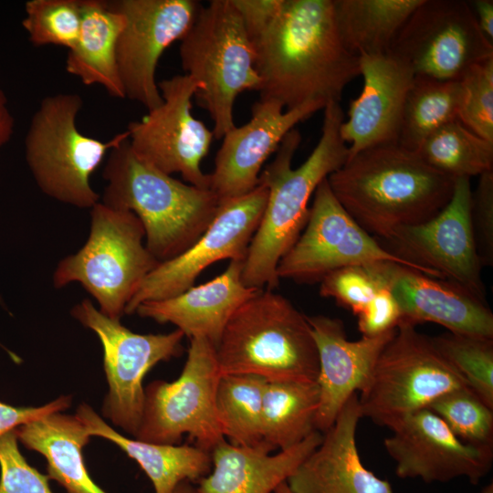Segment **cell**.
<instances>
[{
    "label": "cell",
    "mask_w": 493,
    "mask_h": 493,
    "mask_svg": "<svg viewBox=\"0 0 493 493\" xmlns=\"http://www.w3.org/2000/svg\"><path fill=\"white\" fill-rule=\"evenodd\" d=\"M262 100L286 110L340 102L360 76L359 58L338 33L333 0H284L272 25L252 44Z\"/></svg>",
    "instance_id": "cell-1"
},
{
    "label": "cell",
    "mask_w": 493,
    "mask_h": 493,
    "mask_svg": "<svg viewBox=\"0 0 493 493\" xmlns=\"http://www.w3.org/2000/svg\"><path fill=\"white\" fill-rule=\"evenodd\" d=\"M327 180L347 213L380 240L435 216L450 201L456 182L398 143L356 153Z\"/></svg>",
    "instance_id": "cell-2"
},
{
    "label": "cell",
    "mask_w": 493,
    "mask_h": 493,
    "mask_svg": "<svg viewBox=\"0 0 493 493\" xmlns=\"http://www.w3.org/2000/svg\"><path fill=\"white\" fill-rule=\"evenodd\" d=\"M323 110L320 140L300 166L292 168L301 141L294 128L281 142L272 162L261 171L259 183L267 188V200L243 264L242 279L247 287L273 289L278 286V265L304 229L312 195L348 158V145L340 132L344 121L340 102H330Z\"/></svg>",
    "instance_id": "cell-3"
},
{
    "label": "cell",
    "mask_w": 493,
    "mask_h": 493,
    "mask_svg": "<svg viewBox=\"0 0 493 493\" xmlns=\"http://www.w3.org/2000/svg\"><path fill=\"white\" fill-rule=\"evenodd\" d=\"M104 205L132 212L145 231V246L160 263L191 247L215 216L219 198L144 163L128 139L108 153L102 173Z\"/></svg>",
    "instance_id": "cell-4"
},
{
    "label": "cell",
    "mask_w": 493,
    "mask_h": 493,
    "mask_svg": "<svg viewBox=\"0 0 493 493\" xmlns=\"http://www.w3.org/2000/svg\"><path fill=\"white\" fill-rule=\"evenodd\" d=\"M220 375L317 382L319 356L307 316L273 289H260L227 322L215 348Z\"/></svg>",
    "instance_id": "cell-5"
},
{
    "label": "cell",
    "mask_w": 493,
    "mask_h": 493,
    "mask_svg": "<svg viewBox=\"0 0 493 493\" xmlns=\"http://www.w3.org/2000/svg\"><path fill=\"white\" fill-rule=\"evenodd\" d=\"M90 210L85 244L57 265L56 288L79 283L107 317L121 320L147 275L160 263L148 251L141 220L131 211L100 201Z\"/></svg>",
    "instance_id": "cell-6"
},
{
    "label": "cell",
    "mask_w": 493,
    "mask_h": 493,
    "mask_svg": "<svg viewBox=\"0 0 493 493\" xmlns=\"http://www.w3.org/2000/svg\"><path fill=\"white\" fill-rule=\"evenodd\" d=\"M179 55L185 74L201 85L194 97L213 120L214 137L222 139L236 126L237 96L260 88L254 47L232 0L201 5L180 40Z\"/></svg>",
    "instance_id": "cell-7"
},
{
    "label": "cell",
    "mask_w": 493,
    "mask_h": 493,
    "mask_svg": "<svg viewBox=\"0 0 493 493\" xmlns=\"http://www.w3.org/2000/svg\"><path fill=\"white\" fill-rule=\"evenodd\" d=\"M82 106L76 93L45 97L26 134L25 158L42 193L60 203L90 209L100 201L90 184L92 173L129 133L126 130L106 142L82 133L77 126Z\"/></svg>",
    "instance_id": "cell-8"
},
{
    "label": "cell",
    "mask_w": 493,
    "mask_h": 493,
    "mask_svg": "<svg viewBox=\"0 0 493 493\" xmlns=\"http://www.w3.org/2000/svg\"><path fill=\"white\" fill-rule=\"evenodd\" d=\"M467 386L429 337L400 321L358 395L362 417L391 427L443 394Z\"/></svg>",
    "instance_id": "cell-9"
},
{
    "label": "cell",
    "mask_w": 493,
    "mask_h": 493,
    "mask_svg": "<svg viewBox=\"0 0 493 493\" xmlns=\"http://www.w3.org/2000/svg\"><path fill=\"white\" fill-rule=\"evenodd\" d=\"M221 375L215 347L205 338L190 339L187 359L173 382L156 380L144 388L142 415L135 439L177 445L187 435L211 453L225 440L215 394Z\"/></svg>",
    "instance_id": "cell-10"
},
{
    "label": "cell",
    "mask_w": 493,
    "mask_h": 493,
    "mask_svg": "<svg viewBox=\"0 0 493 493\" xmlns=\"http://www.w3.org/2000/svg\"><path fill=\"white\" fill-rule=\"evenodd\" d=\"M71 316L99 338L109 385L102 414L114 425L135 436L142 415L143 379L161 362L182 355L184 334L175 329L168 333H135L100 311L89 299L74 305Z\"/></svg>",
    "instance_id": "cell-11"
},
{
    "label": "cell",
    "mask_w": 493,
    "mask_h": 493,
    "mask_svg": "<svg viewBox=\"0 0 493 493\" xmlns=\"http://www.w3.org/2000/svg\"><path fill=\"white\" fill-rule=\"evenodd\" d=\"M390 53L414 76L459 81L474 65L493 58L468 1L422 0L396 35Z\"/></svg>",
    "instance_id": "cell-12"
},
{
    "label": "cell",
    "mask_w": 493,
    "mask_h": 493,
    "mask_svg": "<svg viewBox=\"0 0 493 493\" xmlns=\"http://www.w3.org/2000/svg\"><path fill=\"white\" fill-rule=\"evenodd\" d=\"M313 195L304 229L278 265L279 279L316 283L336 269L381 261L397 263L433 277L421 267L389 252L358 225L334 196L327 178Z\"/></svg>",
    "instance_id": "cell-13"
},
{
    "label": "cell",
    "mask_w": 493,
    "mask_h": 493,
    "mask_svg": "<svg viewBox=\"0 0 493 493\" xmlns=\"http://www.w3.org/2000/svg\"><path fill=\"white\" fill-rule=\"evenodd\" d=\"M158 87L163 103L130 122V146L138 158L161 172L178 173L189 184L209 189V176L201 163L214 134L192 114V100L201 85L184 74L163 79Z\"/></svg>",
    "instance_id": "cell-14"
},
{
    "label": "cell",
    "mask_w": 493,
    "mask_h": 493,
    "mask_svg": "<svg viewBox=\"0 0 493 493\" xmlns=\"http://www.w3.org/2000/svg\"><path fill=\"white\" fill-rule=\"evenodd\" d=\"M267 200V188L259 184L240 197L222 201L211 224L181 255L157 265L142 282L126 307L132 314L143 302L174 297L194 286L208 266L230 259L245 261Z\"/></svg>",
    "instance_id": "cell-15"
},
{
    "label": "cell",
    "mask_w": 493,
    "mask_h": 493,
    "mask_svg": "<svg viewBox=\"0 0 493 493\" xmlns=\"http://www.w3.org/2000/svg\"><path fill=\"white\" fill-rule=\"evenodd\" d=\"M470 179H456L448 204L433 218L378 240L392 254L486 301L482 265L470 226Z\"/></svg>",
    "instance_id": "cell-16"
},
{
    "label": "cell",
    "mask_w": 493,
    "mask_h": 493,
    "mask_svg": "<svg viewBox=\"0 0 493 493\" xmlns=\"http://www.w3.org/2000/svg\"><path fill=\"white\" fill-rule=\"evenodd\" d=\"M112 5L125 17L116 48L125 99L152 110L163 103L155 79L160 58L181 40L201 4L194 0H119Z\"/></svg>",
    "instance_id": "cell-17"
},
{
    "label": "cell",
    "mask_w": 493,
    "mask_h": 493,
    "mask_svg": "<svg viewBox=\"0 0 493 493\" xmlns=\"http://www.w3.org/2000/svg\"><path fill=\"white\" fill-rule=\"evenodd\" d=\"M390 429L383 446L401 478L444 483L466 477L477 485L492 467L493 446L461 441L428 408L401 419Z\"/></svg>",
    "instance_id": "cell-18"
},
{
    "label": "cell",
    "mask_w": 493,
    "mask_h": 493,
    "mask_svg": "<svg viewBox=\"0 0 493 493\" xmlns=\"http://www.w3.org/2000/svg\"><path fill=\"white\" fill-rule=\"evenodd\" d=\"M325 105L312 101L286 110L273 100H259L252 106L249 121L235 126L223 137L209 176V189L220 202L252 192L259 184L261 170L295 126Z\"/></svg>",
    "instance_id": "cell-19"
},
{
    "label": "cell",
    "mask_w": 493,
    "mask_h": 493,
    "mask_svg": "<svg viewBox=\"0 0 493 493\" xmlns=\"http://www.w3.org/2000/svg\"><path fill=\"white\" fill-rule=\"evenodd\" d=\"M383 285L395 299L401 320L434 322L449 332L493 339V313L487 301L445 279L388 261L375 262Z\"/></svg>",
    "instance_id": "cell-20"
},
{
    "label": "cell",
    "mask_w": 493,
    "mask_h": 493,
    "mask_svg": "<svg viewBox=\"0 0 493 493\" xmlns=\"http://www.w3.org/2000/svg\"><path fill=\"white\" fill-rule=\"evenodd\" d=\"M359 63L362 89L350 101L348 118L340 128L348 158L371 147L398 143L404 105L414 78L390 52L361 56Z\"/></svg>",
    "instance_id": "cell-21"
},
{
    "label": "cell",
    "mask_w": 493,
    "mask_h": 493,
    "mask_svg": "<svg viewBox=\"0 0 493 493\" xmlns=\"http://www.w3.org/2000/svg\"><path fill=\"white\" fill-rule=\"evenodd\" d=\"M319 356L320 403L315 428L325 433L346 402L366 385L374 364L396 328L349 341L343 322L325 315L307 316Z\"/></svg>",
    "instance_id": "cell-22"
},
{
    "label": "cell",
    "mask_w": 493,
    "mask_h": 493,
    "mask_svg": "<svg viewBox=\"0 0 493 493\" xmlns=\"http://www.w3.org/2000/svg\"><path fill=\"white\" fill-rule=\"evenodd\" d=\"M358 393L343 405L320 444L287 479L291 493H393L362 464L356 445Z\"/></svg>",
    "instance_id": "cell-23"
},
{
    "label": "cell",
    "mask_w": 493,
    "mask_h": 493,
    "mask_svg": "<svg viewBox=\"0 0 493 493\" xmlns=\"http://www.w3.org/2000/svg\"><path fill=\"white\" fill-rule=\"evenodd\" d=\"M243 264L230 261L222 274L206 283L174 297L141 303L134 313L158 323H172L185 337L205 338L216 348L236 310L260 290L243 282Z\"/></svg>",
    "instance_id": "cell-24"
},
{
    "label": "cell",
    "mask_w": 493,
    "mask_h": 493,
    "mask_svg": "<svg viewBox=\"0 0 493 493\" xmlns=\"http://www.w3.org/2000/svg\"><path fill=\"white\" fill-rule=\"evenodd\" d=\"M314 431L298 445L276 454L237 446L226 439L211 452L212 469L198 483L199 493H272L320 444Z\"/></svg>",
    "instance_id": "cell-25"
},
{
    "label": "cell",
    "mask_w": 493,
    "mask_h": 493,
    "mask_svg": "<svg viewBox=\"0 0 493 493\" xmlns=\"http://www.w3.org/2000/svg\"><path fill=\"white\" fill-rule=\"evenodd\" d=\"M76 415L91 437L114 443L135 460L152 483L155 493H173L181 482H198L212 469L211 453L195 446L161 445L126 437L84 403L77 408Z\"/></svg>",
    "instance_id": "cell-26"
},
{
    "label": "cell",
    "mask_w": 493,
    "mask_h": 493,
    "mask_svg": "<svg viewBox=\"0 0 493 493\" xmlns=\"http://www.w3.org/2000/svg\"><path fill=\"white\" fill-rule=\"evenodd\" d=\"M125 17L110 2L82 0L79 38L66 58L68 73L87 86L99 85L111 97L125 99L116 48Z\"/></svg>",
    "instance_id": "cell-27"
},
{
    "label": "cell",
    "mask_w": 493,
    "mask_h": 493,
    "mask_svg": "<svg viewBox=\"0 0 493 493\" xmlns=\"http://www.w3.org/2000/svg\"><path fill=\"white\" fill-rule=\"evenodd\" d=\"M15 432L24 446L45 457L47 476L67 493H107L95 484L85 466L82 449L91 436L76 414L54 413Z\"/></svg>",
    "instance_id": "cell-28"
},
{
    "label": "cell",
    "mask_w": 493,
    "mask_h": 493,
    "mask_svg": "<svg viewBox=\"0 0 493 493\" xmlns=\"http://www.w3.org/2000/svg\"><path fill=\"white\" fill-rule=\"evenodd\" d=\"M422 0H333L341 40L353 56L388 53Z\"/></svg>",
    "instance_id": "cell-29"
},
{
    "label": "cell",
    "mask_w": 493,
    "mask_h": 493,
    "mask_svg": "<svg viewBox=\"0 0 493 493\" xmlns=\"http://www.w3.org/2000/svg\"><path fill=\"white\" fill-rule=\"evenodd\" d=\"M319 403L317 382H267L262 402L264 444L271 451L285 450L317 431Z\"/></svg>",
    "instance_id": "cell-30"
},
{
    "label": "cell",
    "mask_w": 493,
    "mask_h": 493,
    "mask_svg": "<svg viewBox=\"0 0 493 493\" xmlns=\"http://www.w3.org/2000/svg\"><path fill=\"white\" fill-rule=\"evenodd\" d=\"M461 96L460 81L414 76L404 105L398 144L416 152L433 132L458 121Z\"/></svg>",
    "instance_id": "cell-31"
},
{
    "label": "cell",
    "mask_w": 493,
    "mask_h": 493,
    "mask_svg": "<svg viewBox=\"0 0 493 493\" xmlns=\"http://www.w3.org/2000/svg\"><path fill=\"white\" fill-rule=\"evenodd\" d=\"M267 383L250 374L220 377L215 408L222 434L228 443L272 452L263 440L262 402Z\"/></svg>",
    "instance_id": "cell-32"
},
{
    "label": "cell",
    "mask_w": 493,
    "mask_h": 493,
    "mask_svg": "<svg viewBox=\"0 0 493 493\" xmlns=\"http://www.w3.org/2000/svg\"><path fill=\"white\" fill-rule=\"evenodd\" d=\"M416 152L429 166L455 180L493 171V142L478 136L459 121L433 132Z\"/></svg>",
    "instance_id": "cell-33"
},
{
    "label": "cell",
    "mask_w": 493,
    "mask_h": 493,
    "mask_svg": "<svg viewBox=\"0 0 493 493\" xmlns=\"http://www.w3.org/2000/svg\"><path fill=\"white\" fill-rule=\"evenodd\" d=\"M432 339L467 386L493 408V339L449 331Z\"/></svg>",
    "instance_id": "cell-34"
},
{
    "label": "cell",
    "mask_w": 493,
    "mask_h": 493,
    "mask_svg": "<svg viewBox=\"0 0 493 493\" xmlns=\"http://www.w3.org/2000/svg\"><path fill=\"white\" fill-rule=\"evenodd\" d=\"M461 441L493 446V408L468 386L450 391L429 406Z\"/></svg>",
    "instance_id": "cell-35"
},
{
    "label": "cell",
    "mask_w": 493,
    "mask_h": 493,
    "mask_svg": "<svg viewBox=\"0 0 493 493\" xmlns=\"http://www.w3.org/2000/svg\"><path fill=\"white\" fill-rule=\"evenodd\" d=\"M82 0H29L22 26L35 46L56 45L68 50L77 43Z\"/></svg>",
    "instance_id": "cell-36"
},
{
    "label": "cell",
    "mask_w": 493,
    "mask_h": 493,
    "mask_svg": "<svg viewBox=\"0 0 493 493\" xmlns=\"http://www.w3.org/2000/svg\"><path fill=\"white\" fill-rule=\"evenodd\" d=\"M459 81L462 96L458 121L493 142V58L471 67Z\"/></svg>",
    "instance_id": "cell-37"
},
{
    "label": "cell",
    "mask_w": 493,
    "mask_h": 493,
    "mask_svg": "<svg viewBox=\"0 0 493 493\" xmlns=\"http://www.w3.org/2000/svg\"><path fill=\"white\" fill-rule=\"evenodd\" d=\"M320 294L333 299L356 316L385 288L374 263L354 265L336 269L320 281Z\"/></svg>",
    "instance_id": "cell-38"
},
{
    "label": "cell",
    "mask_w": 493,
    "mask_h": 493,
    "mask_svg": "<svg viewBox=\"0 0 493 493\" xmlns=\"http://www.w3.org/2000/svg\"><path fill=\"white\" fill-rule=\"evenodd\" d=\"M49 479L23 456L15 430L0 437V493H53Z\"/></svg>",
    "instance_id": "cell-39"
},
{
    "label": "cell",
    "mask_w": 493,
    "mask_h": 493,
    "mask_svg": "<svg viewBox=\"0 0 493 493\" xmlns=\"http://www.w3.org/2000/svg\"><path fill=\"white\" fill-rule=\"evenodd\" d=\"M471 191L469 218L482 267L493 266V171L478 176Z\"/></svg>",
    "instance_id": "cell-40"
},
{
    "label": "cell",
    "mask_w": 493,
    "mask_h": 493,
    "mask_svg": "<svg viewBox=\"0 0 493 493\" xmlns=\"http://www.w3.org/2000/svg\"><path fill=\"white\" fill-rule=\"evenodd\" d=\"M356 317L362 336H376L395 329L402 315L393 294L383 288Z\"/></svg>",
    "instance_id": "cell-41"
},
{
    "label": "cell",
    "mask_w": 493,
    "mask_h": 493,
    "mask_svg": "<svg viewBox=\"0 0 493 493\" xmlns=\"http://www.w3.org/2000/svg\"><path fill=\"white\" fill-rule=\"evenodd\" d=\"M284 0H232L253 44L275 21Z\"/></svg>",
    "instance_id": "cell-42"
},
{
    "label": "cell",
    "mask_w": 493,
    "mask_h": 493,
    "mask_svg": "<svg viewBox=\"0 0 493 493\" xmlns=\"http://www.w3.org/2000/svg\"><path fill=\"white\" fill-rule=\"evenodd\" d=\"M71 402L70 395H61L37 407H16L0 402V437L21 425L65 411L71 405Z\"/></svg>",
    "instance_id": "cell-43"
},
{
    "label": "cell",
    "mask_w": 493,
    "mask_h": 493,
    "mask_svg": "<svg viewBox=\"0 0 493 493\" xmlns=\"http://www.w3.org/2000/svg\"><path fill=\"white\" fill-rule=\"evenodd\" d=\"M475 15L477 26L483 35L493 43V1H468Z\"/></svg>",
    "instance_id": "cell-44"
},
{
    "label": "cell",
    "mask_w": 493,
    "mask_h": 493,
    "mask_svg": "<svg viewBox=\"0 0 493 493\" xmlns=\"http://www.w3.org/2000/svg\"><path fill=\"white\" fill-rule=\"evenodd\" d=\"M15 131V118L10 110L7 98L0 88V148L7 144Z\"/></svg>",
    "instance_id": "cell-45"
},
{
    "label": "cell",
    "mask_w": 493,
    "mask_h": 493,
    "mask_svg": "<svg viewBox=\"0 0 493 493\" xmlns=\"http://www.w3.org/2000/svg\"><path fill=\"white\" fill-rule=\"evenodd\" d=\"M173 493H199V491L191 482L183 481L174 488Z\"/></svg>",
    "instance_id": "cell-46"
},
{
    "label": "cell",
    "mask_w": 493,
    "mask_h": 493,
    "mask_svg": "<svg viewBox=\"0 0 493 493\" xmlns=\"http://www.w3.org/2000/svg\"><path fill=\"white\" fill-rule=\"evenodd\" d=\"M274 493H291L290 489L288 487L287 482H282L279 484L276 489L274 490Z\"/></svg>",
    "instance_id": "cell-47"
},
{
    "label": "cell",
    "mask_w": 493,
    "mask_h": 493,
    "mask_svg": "<svg viewBox=\"0 0 493 493\" xmlns=\"http://www.w3.org/2000/svg\"><path fill=\"white\" fill-rule=\"evenodd\" d=\"M480 493H493V483L488 484L485 486Z\"/></svg>",
    "instance_id": "cell-48"
}]
</instances>
